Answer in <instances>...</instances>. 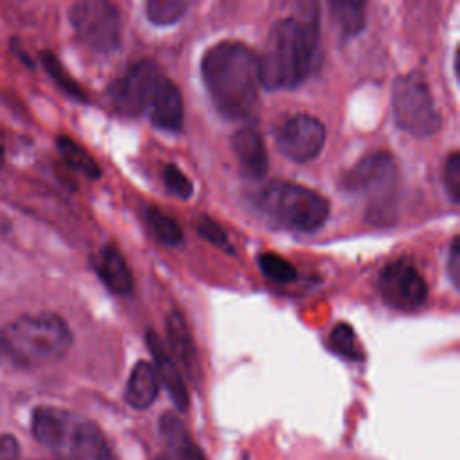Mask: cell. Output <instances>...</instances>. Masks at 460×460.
Here are the masks:
<instances>
[{
  "mask_svg": "<svg viewBox=\"0 0 460 460\" xmlns=\"http://www.w3.org/2000/svg\"><path fill=\"white\" fill-rule=\"evenodd\" d=\"M162 178H164V183H165L167 190H169L171 194H174L176 198L187 201V199L192 196V192H194L192 181H190V180L181 172V169L176 167L174 164H167V165L164 167Z\"/></svg>",
  "mask_w": 460,
  "mask_h": 460,
  "instance_id": "25",
  "label": "cell"
},
{
  "mask_svg": "<svg viewBox=\"0 0 460 460\" xmlns=\"http://www.w3.org/2000/svg\"><path fill=\"white\" fill-rule=\"evenodd\" d=\"M257 264L262 271L264 277H268L270 280L273 282H279V284H288V282H293L296 279V270L295 266L284 259L282 255L279 253H273V252H262L259 257H257Z\"/></svg>",
  "mask_w": 460,
  "mask_h": 460,
  "instance_id": "23",
  "label": "cell"
},
{
  "mask_svg": "<svg viewBox=\"0 0 460 460\" xmlns=\"http://www.w3.org/2000/svg\"><path fill=\"white\" fill-rule=\"evenodd\" d=\"M146 216H147V221H149L151 228L155 230V234L158 235V239L162 243L176 246L183 241V232H181V228H180V225L176 223L174 217L167 216L158 207H147Z\"/></svg>",
  "mask_w": 460,
  "mask_h": 460,
  "instance_id": "24",
  "label": "cell"
},
{
  "mask_svg": "<svg viewBox=\"0 0 460 460\" xmlns=\"http://www.w3.org/2000/svg\"><path fill=\"white\" fill-rule=\"evenodd\" d=\"M253 203L262 216L289 230L314 232L329 219L327 198L296 183H268L253 196Z\"/></svg>",
  "mask_w": 460,
  "mask_h": 460,
  "instance_id": "5",
  "label": "cell"
},
{
  "mask_svg": "<svg viewBox=\"0 0 460 460\" xmlns=\"http://www.w3.org/2000/svg\"><path fill=\"white\" fill-rule=\"evenodd\" d=\"M189 4L185 0H149L146 4V13L151 23L165 27L176 23L187 11Z\"/></svg>",
  "mask_w": 460,
  "mask_h": 460,
  "instance_id": "22",
  "label": "cell"
},
{
  "mask_svg": "<svg viewBox=\"0 0 460 460\" xmlns=\"http://www.w3.org/2000/svg\"><path fill=\"white\" fill-rule=\"evenodd\" d=\"M32 435L59 460H117L101 428L70 410L38 406Z\"/></svg>",
  "mask_w": 460,
  "mask_h": 460,
  "instance_id": "4",
  "label": "cell"
},
{
  "mask_svg": "<svg viewBox=\"0 0 460 460\" xmlns=\"http://www.w3.org/2000/svg\"><path fill=\"white\" fill-rule=\"evenodd\" d=\"M275 142L279 151L296 162L305 164L314 160L325 144V128L320 119L296 113L288 117L275 133Z\"/></svg>",
  "mask_w": 460,
  "mask_h": 460,
  "instance_id": "10",
  "label": "cell"
},
{
  "mask_svg": "<svg viewBox=\"0 0 460 460\" xmlns=\"http://www.w3.org/2000/svg\"><path fill=\"white\" fill-rule=\"evenodd\" d=\"M331 14L334 18V23L343 38L356 36L361 32L365 25V5L359 2H343V0H332L329 2Z\"/></svg>",
  "mask_w": 460,
  "mask_h": 460,
  "instance_id": "19",
  "label": "cell"
},
{
  "mask_svg": "<svg viewBox=\"0 0 460 460\" xmlns=\"http://www.w3.org/2000/svg\"><path fill=\"white\" fill-rule=\"evenodd\" d=\"M444 185L453 203L460 201V155L451 153L444 164Z\"/></svg>",
  "mask_w": 460,
  "mask_h": 460,
  "instance_id": "27",
  "label": "cell"
},
{
  "mask_svg": "<svg viewBox=\"0 0 460 460\" xmlns=\"http://www.w3.org/2000/svg\"><path fill=\"white\" fill-rule=\"evenodd\" d=\"M151 460H169L165 455H155Z\"/></svg>",
  "mask_w": 460,
  "mask_h": 460,
  "instance_id": "31",
  "label": "cell"
},
{
  "mask_svg": "<svg viewBox=\"0 0 460 460\" xmlns=\"http://www.w3.org/2000/svg\"><path fill=\"white\" fill-rule=\"evenodd\" d=\"M56 146H58V151L61 153V156L65 158V162L70 167H74L75 171H79L81 174H84L88 178H99L101 176L99 164L81 144H77L70 137H58Z\"/></svg>",
  "mask_w": 460,
  "mask_h": 460,
  "instance_id": "20",
  "label": "cell"
},
{
  "mask_svg": "<svg viewBox=\"0 0 460 460\" xmlns=\"http://www.w3.org/2000/svg\"><path fill=\"white\" fill-rule=\"evenodd\" d=\"M196 230L201 237H205L212 244H217V246L228 244V237H226L225 230L214 219H210L207 216H199V219L196 221Z\"/></svg>",
  "mask_w": 460,
  "mask_h": 460,
  "instance_id": "28",
  "label": "cell"
},
{
  "mask_svg": "<svg viewBox=\"0 0 460 460\" xmlns=\"http://www.w3.org/2000/svg\"><path fill=\"white\" fill-rule=\"evenodd\" d=\"M379 293L392 309L411 313L428 300V284L411 262L397 259L381 270Z\"/></svg>",
  "mask_w": 460,
  "mask_h": 460,
  "instance_id": "9",
  "label": "cell"
},
{
  "mask_svg": "<svg viewBox=\"0 0 460 460\" xmlns=\"http://www.w3.org/2000/svg\"><path fill=\"white\" fill-rule=\"evenodd\" d=\"M146 341L149 345V352L155 358V370L158 376V381L165 386L171 401L174 402V406L178 410H187L189 406V392L183 381V376L178 368V365L174 363V359L171 358L165 343L162 341V338L155 332V331H147L146 334Z\"/></svg>",
  "mask_w": 460,
  "mask_h": 460,
  "instance_id": "12",
  "label": "cell"
},
{
  "mask_svg": "<svg viewBox=\"0 0 460 460\" xmlns=\"http://www.w3.org/2000/svg\"><path fill=\"white\" fill-rule=\"evenodd\" d=\"M201 75L214 108L228 120H244L259 101L257 54L239 41H221L201 59Z\"/></svg>",
  "mask_w": 460,
  "mask_h": 460,
  "instance_id": "2",
  "label": "cell"
},
{
  "mask_svg": "<svg viewBox=\"0 0 460 460\" xmlns=\"http://www.w3.org/2000/svg\"><path fill=\"white\" fill-rule=\"evenodd\" d=\"M158 390H160V381L153 363L142 359L133 367L128 377L124 399L129 406L137 410H146L155 402Z\"/></svg>",
  "mask_w": 460,
  "mask_h": 460,
  "instance_id": "17",
  "label": "cell"
},
{
  "mask_svg": "<svg viewBox=\"0 0 460 460\" xmlns=\"http://www.w3.org/2000/svg\"><path fill=\"white\" fill-rule=\"evenodd\" d=\"M160 431L167 446L176 453L178 460H207L203 451L190 440L183 422L176 415L164 413L160 419Z\"/></svg>",
  "mask_w": 460,
  "mask_h": 460,
  "instance_id": "18",
  "label": "cell"
},
{
  "mask_svg": "<svg viewBox=\"0 0 460 460\" xmlns=\"http://www.w3.org/2000/svg\"><path fill=\"white\" fill-rule=\"evenodd\" d=\"M0 460H20V444L13 435H0Z\"/></svg>",
  "mask_w": 460,
  "mask_h": 460,
  "instance_id": "30",
  "label": "cell"
},
{
  "mask_svg": "<svg viewBox=\"0 0 460 460\" xmlns=\"http://www.w3.org/2000/svg\"><path fill=\"white\" fill-rule=\"evenodd\" d=\"M318 5L277 20L268 34L264 52L259 56L261 86L268 90L295 88L318 66Z\"/></svg>",
  "mask_w": 460,
  "mask_h": 460,
  "instance_id": "1",
  "label": "cell"
},
{
  "mask_svg": "<svg viewBox=\"0 0 460 460\" xmlns=\"http://www.w3.org/2000/svg\"><path fill=\"white\" fill-rule=\"evenodd\" d=\"M395 180V164L388 153H374L343 172L341 189L349 192L388 190Z\"/></svg>",
  "mask_w": 460,
  "mask_h": 460,
  "instance_id": "11",
  "label": "cell"
},
{
  "mask_svg": "<svg viewBox=\"0 0 460 460\" xmlns=\"http://www.w3.org/2000/svg\"><path fill=\"white\" fill-rule=\"evenodd\" d=\"M41 61H43L45 68L49 70V74L56 79V83H58L63 90H66V93H70V95H74V97H79V99H84V93L81 92V88L77 86V83L66 74V70L61 66V63L56 59L54 54L43 52V54H41Z\"/></svg>",
  "mask_w": 460,
  "mask_h": 460,
  "instance_id": "26",
  "label": "cell"
},
{
  "mask_svg": "<svg viewBox=\"0 0 460 460\" xmlns=\"http://www.w3.org/2000/svg\"><path fill=\"white\" fill-rule=\"evenodd\" d=\"M164 75L151 59H140L131 65L124 75H120L108 88V97L115 110L124 115H138L149 108L155 92Z\"/></svg>",
  "mask_w": 460,
  "mask_h": 460,
  "instance_id": "8",
  "label": "cell"
},
{
  "mask_svg": "<svg viewBox=\"0 0 460 460\" xmlns=\"http://www.w3.org/2000/svg\"><path fill=\"white\" fill-rule=\"evenodd\" d=\"M68 323L52 313L25 314L0 329V361L34 368L61 359L72 347Z\"/></svg>",
  "mask_w": 460,
  "mask_h": 460,
  "instance_id": "3",
  "label": "cell"
},
{
  "mask_svg": "<svg viewBox=\"0 0 460 460\" xmlns=\"http://www.w3.org/2000/svg\"><path fill=\"white\" fill-rule=\"evenodd\" d=\"M447 271H449V279L453 282L455 288H458L460 284V244H458V237L453 239L451 246H449V255H447Z\"/></svg>",
  "mask_w": 460,
  "mask_h": 460,
  "instance_id": "29",
  "label": "cell"
},
{
  "mask_svg": "<svg viewBox=\"0 0 460 460\" xmlns=\"http://www.w3.org/2000/svg\"><path fill=\"white\" fill-rule=\"evenodd\" d=\"M165 331H167V350L178 368L185 370L189 376H196L198 370V356L192 334L187 327L185 318L181 313L172 311L169 313L165 320Z\"/></svg>",
  "mask_w": 460,
  "mask_h": 460,
  "instance_id": "15",
  "label": "cell"
},
{
  "mask_svg": "<svg viewBox=\"0 0 460 460\" xmlns=\"http://www.w3.org/2000/svg\"><path fill=\"white\" fill-rule=\"evenodd\" d=\"M77 38L95 52H111L120 43L122 20L117 5L106 0H81L70 7Z\"/></svg>",
  "mask_w": 460,
  "mask_h": 460,
  "instance_id": "7",
  "label": "cell"
},
{
  "mask_svg": "<svg viewBox=\"0 0 460 460\" xmlns=\"http://www.w3.org/2000/svg\"><path fill=\"white\" fill-rule=\"evenodd\" d=\"M392 110L395 124L413 137H431L440 129L429 86L419 72L401 75L394 83Z\"/></svg>",
  "mask_w": 460,
  "mask_h": 460,
  "instance_id": "6",
  "label": "cell"
},
{
  "mask_svg": "<svg viewBox=\"0 0 460 460\" xmlns=\"http://www.w3.org/2000/svg\"><path fill=\"white\" fill-rule=\"evenodd\" d=\"M93 268L102 284L115 295H129L133 291V273L122 253L108 244L93 257Z\"/></svg>",
  "mask_w": 460,
  "mask_h": 460,
  "instance_id": "14",
  "label": "cell"
},
{
  "mask_svg": "<svg viewBox=\"0 0 460 460\" xmlns=\"http://www.w3.org/2000/svg\"><path fill=\"white\" fill-rule=\"evenodd\" d=\"M329 347L341 358L350 361H359L363 358L358 336L350 323L340 322L329 332Z\"/></svg>",
  "mask_w": 460,
  "mask_h": 460,
  "instance_id": "21",
  "label": "cell"
},
{
  "mask_svg": "<svg viewBox=\"0 0 460 460\" xmlns=\"http://www.w3.org/2000/svg\"><path fill=\"white\" fill-rule=\"evenodd\" d=\"M2 164H4V149L0 147V167H2Z\"/></svg>",
  "mask_w": 460,
  "mask_h": 460,
  "instance_id": "32",
  "label": "cell"
},
{
  "mask_svg": "<svg viewBox=\"0 0 460 460\" xmlns=\"http://www.w3.org/2000/svg\"><path fill=\"white\" fill-rule=\"evenodd\" d=\"M151 122L165 131H180L183 128L185 108L180 88L167 77H164L149 104Z\"/></svg>",
  "mask_w": 460,
  "mask_h": 460,
  "instance_id": "13",
  "label": "cell"
},
{
  "mask_svg": "<svg viewBox=\"0 0 460 460\" xmlns=\"http://www.w3.org/2000/svg\"><path fill=\"white\" fill-rule=\"evenodd\" d=\"M232 147L239 167L248 178H261L268 171V153L257 129L243 128L232 137Z\"/></svg>",
  "mask_w": 460,
  "mask_h": 460,
  "instance_id": "16",
  "label": "cell"
}]
</instances>
